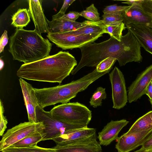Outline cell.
<instances>
[{
    "label": "cell",
    "mask_w": 152,
    "mask_h": 152,
    "mask_svg": "<svg viewBox=\"0 0 152 152\" xmlns=\"http://www.w3.org/2000/svg\"><path fill=\"white\" fill-rule=\"evenodd\" d=\"M80 16L94 22L100 20L99 13L93 4L86 7V9L80 12Z\"/></svg>",
    "instance_id": "26"
},
{
    "label": "cell",
    "mask_w": 152,
    "mask_h": 152,
    "mask_svg": "<svg viewBox=\"0 0 152 152\" xmlns=\"http://www.w3.org/2000/svg\"><path fill=\"white\" fill-rule=\"evenodd\" d=\"M9 38L7 31L5 30L1 35L0 39V53L4 50V48L8 42Z\"/></svg>",
    "instance_id": "35"
},
{
    "label": "cell",
    "mask_w": 152,
    "mask_h": 152,
    "mask_svg": "<svg viewBox=\"0 0 152 152\" xmlns=\"http://www.w3.org/2000/svg\"><path fill=\"white\" fill-rule=\"evenodd\" d=\"M80 16V12L76 11H70L61 18L75 22Z\"/></svg>",
    "instance_id": "34"
},
{
    "label": "cell",
    "mask_w": 152,
    "mask_h": 152,
    "mask_svg": "<svg viewBox=\"0 0 152 152\" xmlns=\"http://www.w3.org/2000/svg\"><path fill=\"white\" fill-rule=\"evenodd\" d=\"M126 28L125 25L123 22L118 25H104V33L109 34L110 37L120 41L122 36V32L123 30L125 29Z\"/></svg>",
    "instance_id": "23"
},
{
    "label": "cell",
    "mask_w": 152,
    "mask_h": 152,
    "mask_svg": "<svg viewBox=\"0 0 152 152\" xmlns=\"http://www.w3.org/2000/svg\"><path fill=\"white\" fill-rule=\"evenodd\" d=\"M44 129L45 126L42 122L34 123L28 121L20 123L8 129L3 135L0 142V151L31 134L43 133Z\"/></svg>",
    "instance_id": "7"
},
{
    "label": "cell",
    "mask_w": 152,
    "mask_h": 152,
    "mask_svg": "<svg viewBox=\"0 0 152 152\" xmlns=\"http://www.w3.org/2000/svg\"><path fill=\"white\" fill-rule=\"evenodd\" d=\"M100 28L96 22L87 20L86 24L72 31L56 33L49 32L48 38L58 47L63 50L80 48L94 42L99 37Z\"/></svg>",
    "instance_id": "5"
},
{
    "label": "cell",
    "mask_w": 152,
    "mask_h": 152,
    "mask_svg": "<svg viewBox=\"0 0 152 152\" xmlns=\"http://www.w3.org/2000/svg\"><path fill=\"white\" fill-rule=\"evenodd\" d=\"M151 119H152V118H151Z\"/></svg>",
    "instance_id": "41"
},
{
    "label": "cell",
    "mask_w": 152,
    "mask_h": 152,
    "mask_svg": "<svg viewBox=\"0 0 152 152\" xmlns=\"http://www.w3.org/2000/svg\"></svg>",
    "instance_id": "42"
},
{
    "label": "cell",
    "mask_w": 152,
    "mask_h": 152,
    "mask_svg": "<svg viewBox=\"0 0 152 152\" xmlns=\"http://www.w3.org/2000/svg\"><path fill=\"white\" fill-rule=\"evenodd\" d=\"M19 81L27 112L29 121L38 123L36 116V109L39 105L35 94L34 88L23 78H20Z\"/></svg>",
    "instance_id": "13"
},
{
    "label": "cell",
    "mask_w": 152,
    "mask_h": 152,
    "mask_svg": "<svg viewBox=\"0 0 152 152\" xmlns=\"http://www.w3.org/2000/svg\"><path fill=\"white\" fill-rule=\"evenodd\" d=\"M107 98L105 88L102 87L97 88L90 99V105L94 108H96L102 105V100Z\"/></svg>",
    "instance_id": "24"
},
{
    "label": "cell",
    "mask_w": 152,
    "mask_h": 152,
    "mask_svg": "<svg viewBox=\"0 0 152 152\" xmlns=\"http://www.w3.org/2000/svg\"><path fill=\"white\" fill-rule=\"evenodd\" d=\"M152 81V64L139 74L128 88V100L135 102L146 94L147 88Z\"/></svg>",
    "instance_id": "11"
},
{
    "label": "cell",
    "mask_w": 152,
    "mask_h": 152,
    "mask_svg": "<svg viewBox=\"0 0 152 152\" xmlns=\"http://www.w3.org/2000/svg\"><path fill=\"white\" fill-rule=\"evenodd\" d=\"M3 152H55L53 148L41 147L36 145L34 146L26 148H16L9 147Z\"/></svg>",
    "instance_id": "25"
},
{
    "label": "cell",
    "mask_w": 152,
    "mask_h": 152,
    "mask_svg": "<svg viewBox=\"0 0 152 152\" xmlns=\"http://www.w3.org/2000/svg\"><path fill=\"white\" fill-rule=\"evenodd\" d=\"M101 23L105 26L118 25L123 22V19L121 15L104 14L102 15Z\"/></svg>",
    "instance_id": "27"
},
{
    "label": "cell",
    "mask_w": 152,
    "mask_h": 152,
    "mask_svg": "<svg viewBox=\"0 0 152 152\" xmlns=\"http://www.w3.org/2000/svg\"><path fill=\"white\" fill-rule=\"evenodd\" d=\"M130 6L121 14L125 25L133 23L152 28V16L145 12L139 6Z\"/></svg>",
    "instance_id": "17"
},
{
    "label": "cell",
    "mask_w": 152,
    "mask_h": 152,
    "mask_svg": "<svg viewBox=\"0 0 152 152\" xmlns=\"http://www.w3.org/2000/svg\"><path fill=\"white\" fill-rule=\"evenodd\" d=\"M28 11L35 25L34 30L41 34L49 33L48 20L44 13L41 0L28 1Z\"/></svg>",
    "instance_id": "14"
},
{
    "label": "cell",
    "mask_w": 152,
    "mask_h": 152,
    "mask_svg": "<svg viewBox=\"0 0 152 152\" xmlns=\"http://www.w3.org/2000/svg\"><path fill=\"white\" fill-rule=\"evenodd\" d=\"M9 51L14 60L28 64L50 56L52 44L35 30L17 28L10 37Z\"/></svg>",
    "instance_id": "3"
},
{
    "label": "cell",
    "mask_w": 152,
    "mask_h": 152,
    "mask_svg": "<svg viewBox=\"0 0 152 152\" xmlns=\"http://www.w3.org/2000/svg\"><path fill=\"white\" fill-rule=\"evenodd\" d=\"M30 15L26 9H19L12 18L11 25L15 27L23 28L30 21Z\"/></svg>",
    "instance_id": "22"
},
{
    "label": "cell",
    "mask_w": 152,
    "mask_h": 152,
    "mask_svg": "<svg viewBox=\"0 0 152 152\" xmlns=\"http://www.w3.org/2000/svg\"><path fill=\"white\" fill-rule=\"evenodd\" d=\"M96 132L88 136L65 143L56 144L55 152H102L97 140Z\"/></svg>",
    "instance_id": "9"
},
{
    "label": "cell",
    "mask_w": 152,
    "mask_h": 152,
    "mask_svg": "<svg viewBox=\"0 0 152 152\" xmlns=\"http://www.w3.org/2000/svg\"><path fill=\"white\" fill-rule=\"evenodd\" d=\"M112 88L113 107L119 110L128 102L125 80L122 72L115 66L109 74Z\"/></svg>",
    "instance_id": "10"
},
{
    "label": "cell",
    "mask_w": 152,
    "mask_h": 152,
    "mask_svg": "<svg viewBox=\"0 0 152 152\" xmlns=\"http://www.w3.org/2000/svg\"><path fill=\"white\" fill-rule=\"evenodd\" d=\"M149 101L152 107V100H149Z\"/></svg>",
    "instance_id": "40"
},
{
    "label": "cell",
    "mask_w": 152,
    "mask_h": 152,
    "mask_svg": "<svg viewBox=\"0 0 152 152\" xmlns=\"http://www.w3.org/2000/svg\"><path fill=\"white\" fill-rule=\"evenodd\" d=\"M139 6L145 12L152 16V0H141Z\"/></svg>",
    "instance_id": "32"
},
{
    "label": "cell",
    "mask_w": 152,
    "mask_h": 152,
    "mask_svg": "<svg viewBox=\"0 0 152 152\" xmlns=\"http://www.w3.org/2000/svg\"><path fill=\"white\" fill-rule=\"evenodd\" d=\"M129 123L126 119L114 121L111 120L98 133V138L101 145L107 146L113 141L117 140L121 129Z\"/></svg>",
    "instance_id": "16"
},
{
    "label": "cell",
    "mask_w": 152,
    "mask_h": 152,
    "mask_svg": "<svg viewBox=\"0 0 152 152\" xmlns=\"http://www.w3.org/2000/svg\"><path fill=\"white\" fill-rule=\"evenodd\" d=\"M116 60L114 58H107L100 62L96 66V69L97 72H101L112 69Z\"/></svg>",
    "instance_id": "28"
},
{
    "label": "cell",
    "mask_w": 152,
    "mask_h": 152,
    "mask_svg": "<svg viewBox=\"0 0 152 152\" xmlns=\"http://www.w3.org/2000/svg\"><path fill=\"white\" fill-rule=\"evenodd\" d=\"M147 152H152V149L148 151H146Z\"/></svg>",
    "instance_id": "39"
},
{
    "label": "cell",
    "mask_w": 152,
    "mask_h": 152,
    "mask_svg": "<svg viewBox=\"0 0 152 152\" xmlns=\"http://www.w3.org/2000/svg\"><path fill=\"white\" fill-rule=\"evenodd\" d=\"M141 0H127L123 2L122 3L128 4L129 6H137L139 5Z\"/></svg>",
    "instance_id": "36"
},
{
    "label": "cell",
    "mask_w": 152,
    "mask_h": 152,
    "mask_svg": "<svg viewBox=\"0 0 152 152\" xmlns=\"http://www.w3.org/2000/svg\"><path fill=\"white\" fill-rule=\"evenodd\" d=\"M4 109L2 102L0 100V135L3 136L4 131L7 128V120L4 115Z\"/></svg>",
    "instance_id": "30"
},
{
    "label": "cell",
    "mask_w": 152,
    "mask_h": 152,
    "mask_svg": "<svg viewBox=\"0 0 152 152\" xmlns=\"http://www.w3.org/2000/svg\"><path fill=\"white\" fill-rule=\"evenodd\" d=\"M87 20L82 23L73 22L60 18L48 21L49 32L56 33L74 30L85 25Z\"/></svg>",
    "instance_id": "19"
},
{
    "label": "cell",
    "mask_w": 152,
    "mask_h": 152,
    "mask_svg": "<svg viewBox=\"0 0 152 152\" xmlns=\"http://www.w3.org/2000/svg\"><path fill=\"white\" fill-rule=\"evenodd\" d=\"M36 114L38 122H42L45 126L43 133L46 135L42 141L52 140L69 130L86 127L60 122L53 118L50 112L45 111L40 105L36 107Z\"/></svg>",
    "instance_id": "8"
},
{
    "label": "cell",
    "mask_w": 152,
    "mask_h": 152,
    "mask_svg": "<svg viewBox=\"0 0 152 152\" xmlns=\"http://www.w3.org/2000/svg\"><path fill=\"white\" fill-rule=\"evenodd\" d=\"M53 118L62 122L87 127L92 113L85 105L77 102L55 106L50 111Z\"/></svg>",
    "instance_id": "6"
},
{
    "label": "cell",
    "mask_w": 152,
    "mask_h": 152,
    "mask_svg": "<svg viewBox=\"0 0 152 152\" xmlns=\"http://www.w3.org/2000/svg\"><path fill=\"white\" fill-rule=\"evenodd\" d=\"M80 49L81 58L71 72L72 75L85 66L96 67L102 61L110 57L115 58L120 66L130 62L140 63L142 60L141 46L133 34L129 31L126 34L122 35L120 41L110 37L102 42L90 43Z\"/></svg>",
    "instance_id": "1"
},
{
    "label": "cell",
    "mask_w": 152,
    "mask_h": 152,
    "mask_svg": "<svg viewBox=\"0 0 152 152\" xmlns=\"http://www.w3.org/2000/svg\"><path fill=\"white\" fill-rule=\"evenodd\" d=\"M145 94L148 97L149 100H152V81L148 85Z\"/></svg>",
    "instance_id": "37"
},
{
    "label": "cell",
    "mask_w": 152,
    "mask_h": 152,
    "mask_svg": "<svg viewBox=\"0 0 152 152\" xmlns=\"http://www.w3.org/2000/svg\"><path fill=\"white\" fill-rule=\"evenodd\" d=\"M77 64L72 55L61 51L39 61L24 64L16 75L20 78L27 80L61 84Z\"/></svg>",
    "instance_id": "2"
},
{
    "label": "cell",
    "mask_w": 152,
    "mask_h": 152,
    "mask_svg": "<svg viewBox=\"0 0 152 152\" xmlns=\"http://www.w3.org/2000/svg\"><path fill=\"white\" fill-rule=\"evenodd\" d=\"M130 6H118L114 4L108 6L104 8L103 10L104 14L121 15L129 9Z\"/></svg>",
    "instance_id": "29"
},
{
    "label": "cell",
    "mask_w": 152,
    "mask_h": 152,
    "mask_svg": "<svg viewBox=\"0 0 152 152\" xmlns=\"http://www.w3.org/2000/svg\"><path fill=\"white\" fill-rule=\"evenodd\" d=\"M75 1V0H64L62 6L60 11L57 14L52 16V19L60 18L64 15L68 7Z\"/></svg>",
    "instance_id": "31"
},
{
    "label": "cell",
    "mask_w": 152,
    "mask_h": 152,
    "mask_svg": "<svg viewBox=\"0 0 152 152\" xmlns=\"http://www.w3.org/2000/svg\"><path fill=\"white\" fill-rule=\"evenodd\" d=\"M152 132V129L134 133L126 132L118 137L115 148L118 152H129L142 146Z\"/></svg>",
    "instance_id": "12"
},
{
    "label": "cell",
    "mask_w": 152,
    "mask_h": 152,
    "mask_svg": "<svg viewBox=\"0 0 152 152\" xmlns=\"http://www.w3.org/2000/svg\"><path fill=\"white\" fill-rule=\"evenodd\" d=\"M152 149V132L149 134L139 149L143 151Z\"/></svg>",
    "instance_id": "33"
},
{
    "label": "cell",
    "mask_w": 152,
    "mask_h": 152,
    "mask_svg": "<svg viewBox=\"0 0 152 152\" xmlns=\"http://www.w3.org/2000/svg\"><path fill=\"white\" fill-rule=\"evenodd\" d=\"M96 132L95 129L87 127L68 130L53 139L56 144L66 143L91 135Z\"/></svg>",
    "instance_id": "18"
},
{
    "label": "cell",
    "mask_w": 152,
    "mask_h": 152,
    "mask_svg": "<svg viewBox=\"0 0 152 152\" xmlns=\"http://www.w3.org/2000/svg\"><path fill=\"white\" fill-rule=\"evenodd\" d=\"M111 70L101 72H97L95 68L80 79L66 84L42 88H34L39 105L44 109L58 103H68L75 97L79 92L85 90L90 84Z\"/></svg>",
    "instance_id": "4"
},
{
    "label": "cell",
    "mask_w": 152,
    "mask_h": 152,
    "mask_svg": "<svg viewBox=\"0 0 152 152\" xmlns=\"http://www.w3.org/2000/svg\"><path fill=\"white\" fill-rule=\"evenodd\" d=\"M45 135L43 133H34L14 143L10 147L22 148L34 146L37 145L38 142L42 141Z\"/></svg>",
    "instance_id": "21"
},
{
    "label": "cell",
    "mask_w": 152,
    "mask_h": 152,
    "mask_svg": "<svg viewBox=\"0 0 152 152\" xmlns=\"http://www.w3.org/2000/svg\"><path fill=\"white\" fill-rule=\"evenodd\" d=\"M125 26L128 30L135 37L141 47L152 55V28L133 23Z\"/></svg>",
    "instance_id": "15"
},
{
    "label": "cell",
    "mask_w": 152,
    "mask_h": 152,
    "mask_svg": "<svg viewBox=\"0 0 152 152\" xmlns=\"http://www.w3.org/2000/svg\"><path fill=\"white\" fill-rule=\"evenodd\" d=\"M0 63H1V68H2L4 66V62L1 59H0Z\"/></svg>",
    "instance_id": "38"
},
{
    "label": "cell",
    "mask_w": 152,
    "mask_h": 152,
    "mask_svg": "<svg viewBox=\"0 0 152 152\" xmlns=\"http://www.w3.org/2000/svg\"><path fill=\"white\" fill-rule=\"evenodd\" d=\"M152 110H151L137 119L127 132L134 133L152 129Z\"/></svg>",
    "instance_id": "20"
}]
</instances>
